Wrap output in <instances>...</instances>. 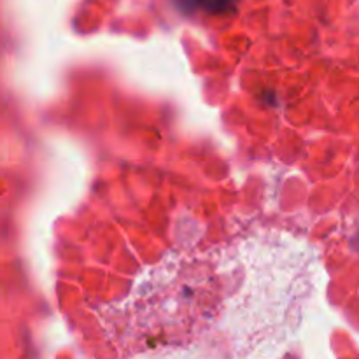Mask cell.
<instances>
[{"label":"cell","instance_id":"1","mask_svg":"<svg viewBox=\"0 0 359 359\" xmlns=\"http://www.w3.org/2000/svg\"><path fill=\"white\" fill-rule=\"evenodd\" d=\"M184 6L191 7H203V9L209 11H223L226 7L233 6L235 0H181Z\"/></svg>","mask_w":359,"mask_h":359}]
</instances>
